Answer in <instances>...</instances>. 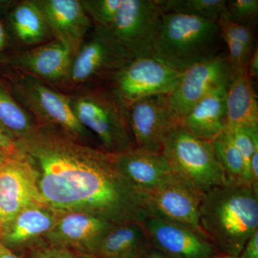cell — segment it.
<instances>
[{
	"label": "cell",
	"instance_id": "83f0119b",
	"mask_svg": "<svg viewBox=\"0 0 258 258\" xmlns=\"http://www.w3.org/2000/svg\"><path fill=\"white\" fill-rule=\"evenodd\" d=\"M122 0H84L81 1L88 17L96 26L111 28Z\"/></svg>",
	"mask_w": 258,
	"mask_h": 258
},
{
	"label": "cell",
	"instance_id": "7a4b0ae2",
	"mask_svg": "<svg viewBox=\"0 0 258 258\" xmlns=\"http://www.w3.org/2000/svg\"><path fill=\"white\" fill-rule=\"evenodd\" d=\"M199 218L219 253L238 257L258 231V193L246 184L226 182L203 193Z\"/></svg>",
	"mask_w": 258,
	"mask_h": 258
},
{
	"label": "cell",
	"instance_id": "7c38bea8",
	"mask_svg": "<svg viewBox=\"0 0 258 258\" xmlns=\"http://www.w3.org/2000/svg\"><path fill=\"white\" fill-rule=\"evenodd\" d=\"M128 115L136 147L153 152L161 153L164 136L181 124L165 95L134 102L128 106Z\"/></svg>",
	"mask_w": 258,
	"mask_h": 258
},
{
	"label": "cell",
	"instance_id": "52a82bcc",
	"mask_svg": "<svg viewBox=\"0 0 258 258\" xmlns=\"http://www.w3.org/2000/svg\"><path fill=\"white\" fill-rule=\"evenodd\" d=\"M181 74L154 57L134 58L111 76V88L128 106L148 97L171 94Z\"/></svg>",
	"mask_w": 258,
	"mask_h": 258
},
{
	"label": "cell",
	"instance_id": "6da1fadb",
	"mask_svg": "<svg viewBox=\"0 0 258 258\" xmlns=\"http://www.w3.org/2000/svg\"><path fill=\"white\" fill-rule=\"evenodd\" d=\"M36 174L44 203L112 224L143 223L151 217L147 194L120 174L111 154L81 143L62 129L40 125L15 141Z\"/></svg>",
	"mask_w": 258,
	"mask_h": 258
},
{
	"label": "cell",
	"instance_id": "4316f807",
	"mask_svg": "<svg viewBox=\"0 0 258 258\" xmlns=\"http://www.w3.org/2000/svg\"><path fill=\"white\" fill-rule=\"evenodd\" d=\"M220 28V36L228 49L229 61L231 68V76L245 74L247 64L252 54L249 53L239 41L232 29V23L225 16V13L217 20Z\"/></svg>",
	"mask_w": 258,
	"mask_h": 258
},
{
	"label": "cell",
	"instance_id": "ac0fdd59",
	"mask_svg": "<svg viewBox=\"0 0 258 258\" xmlns=\"http://www.w3.org/2000/svg\"><path fill=\"white\" fill-rule=\"evenodd\" d=\"M111 155L120 174L146 193L157 188L174 173L162 153L136 147Z\"/></svg>",
	"mask_w": 258,
	"mask_h": 258
},
{
	"label": "cell",
	"instance_id": "7402d4cb",
	"mask_svg": "<svg viewBox=\"0 0 258 258\" xmlns=\"http://www.w3.org/2000/svg\"><path fill=\"white\" fill-rule=\"evenodd\" d=\"M227 125L258 131V102L247 73L231 76L226 88Z\"/></svg>",
	"mask_w": 258,
	"mask_h": 258
},
{
	"label": "cell",
	"instance_id": "ba28073f",
	"mask_svg": "<svg viewBox=\"0 0 258 258\" xmlns=\"http://www.w3.org/2000/svg\"><path fill=\"white\" fill-rule=\"evenodd\" d=\"M133 59L109 28L96 26L74 55L68 80L78 84L98 76L111 78Z\"/></svg>",
	"mask_w": 258,
	"mask_h": 258
},
{
	"label": "cell",
	"instance_id": "e575fe53",
	"mask_svg": "<svg viewBox=\"0 0 258 258\" xmlns=\"http://www.w3.org/2000/svg\"><path fill=\"white\" fill-rule=\"evenodd\" d=\"M139 258H169L159 249L151 247Z\"/></svg>",
	"mask_w": 258,
	"mask_h": 258
},
{
	"label": "cell",
	"instance_id": "cb8c5ba5",
	"mask_svg": "<svg viewBox=\"0 0 258 258\" xmlns=\"http://www.w3.org/2000/svg\"><path fill=\"white\" fill-rule=\"evenodd\" d=\"M212 147L229 183L250 186L245 162L227 128L211 142Z\"/></svg>",
	"mask_w": 258,
	"mask_h": 258
},
{
	"label": "cell",
	"instance_id": "1f68e13d",
	"mask_svg": "<svg viewBox=\"0 0 258 258\" xmlns=\"http://www.w3.org/2000/svg\"><path fill=\"white\" fill-rule=\"evenodd\" d=\"M239 258H258V231L251 236L239 254Z\"/></svg>",
	"mask_w": 258,
	"mask_h": 258
},
{
	"label": "cell",
	"instance_id": "3957f363",
	"mask_svg": "<svg viewBox=\"0 0 258 258\" xmlns=\"http://www.w3.org/2000/svg\"><path fill=\"white\" fill-rule=\"evenodd\" d=\"M220 28L215 22L191 15L165 13L153 57L183 72L219 55Z\"/></svg>",
	"mask_w": 258,
	"mask_h": 258
},
{
	"label": "cell",
	"instance_id": "2e32d148",
	"mask_svg": "<svg viewBox=\"0 0 258 258\" xmlns=\"http://www.w3.org/2000/svg\"><path fill=\"white\" fill-rule=\"evenodd\" d=\"M55 40L69 47L74 55L81 48L91 20L78 0L36 1Z\"/></svg>",
	"mask_w": 258,
	"mask_h": 258
},
{
	"label": "cell",
	"instance_id": "44dd1931",
	"mask_svg": "<svg viewBox=\"0 0 258 258\" xmlns=\"http://www.w3.org/2000/svg\"><path fill=\"white\" fill-rule=\"evenodd\" d=\"M227 86L219 88L198 102L181 120V124L203 140L211 142L216 138L227 124Z\"/></svg>",
	"mask_w": 258,
	"mask_h": 258
},
{
	"label": "cell",
	"instance_id": "836d02e7",
	"mask_svg": "<svg viewBox=\"0 0 258 258\" xmlns=\"http://www.w3.org/2000/svg\"><path fill=\"white\" fill-rule=\"evenodd\" d=\"M247 76L249 79H255L258 77V50L256 47L253 53L249 59L247 67Z\"/></svg>",
	"mask_w": 258,
	"mask_h": 258
},
{
	"label": "cell",
	"instance_id": "8992f818",
	"mask_svg": "<svg viewBox=\"0 0 258 258\" xmlns=\"http://www.w3.org/2000/svg\"><path fill=\"white\" fill-rule=\"evenodd\" d=\"M164 15L157 0H122L110 30L134 58L152 57Z\"/></svg>",
	"mask_w": 258,
	"mask_h": 258
},
{
	"label": "cell",
	"instance_id": "ab89813d",
	"mask_svg": "<svg viewBox=\"0 0 258 258\" xmlns=\"http://www.w3.org/2000/svg\"><path fill=\"white\" fill-rule=\"evenodd\" d=\"M212 258H239L238 257H235V256L228 255V254H218L217 255L214 256Z\"/></svg>",
	"mask_w": 258,
	"mask_h": 258
},
{
	"label": "cell",
	"instance_id": "8d00e7d4",
	"mask_svg": "<svg viewBox=\"0 0 258 258\" xmlns=\"http://www.w3.org/2000/svg\"><path fill=\"white\" fill-rule=\"evenodd\" d=\"M5 34L4 28H3V25L0 22V51L3 49L5 45Z\"/></svg>",
	"mask_w": 258,
	"mask_h": 258
},
{
	"label": "cell",
	"instance_id": "60d3db41",
	"mask_svg": "<svg viewBox=\"0 0 258 258\" xmlns=\"http://www.w3.org/2000/svg\"><path fill=\"white\" fill-rule=\"evenodd\" d=\"M0 234H1V226H0Z\"/></svg>",
	"mask_w": 258,
	"mask_h": 258
},
{
	"label": "cell",
	"instance_id": "ffe728a7",
	"mask_svg": "<svg viewBox=\"0 0 258 258\" xmlns=\"http://www.w3.org/2000/svg\"><path fill=\"white\" fill-rule=\"evenodd\" d=\"M152 247L143 224H113L90 254L99 258H139Z\"/></svg>",
	"mask_w": 258,
	"mask_h": 258
},
{
	"label": "cell",
	"instance_id": "277c9868",
	"mask_svg": "<svg viewBox=\"0 0 258 258\" xmlns=\"http://www.w3.org/2000/svg\"><path fill=\"white\" fill-rule=\"evenodd\" d=\"M69 99L76 118L98 137L103 151L115 154L136 148L128 105L111 87L92 90Z\"/></svg>",
	"mask_w": 258,
	"mask_h": 258
},
{
	"label": "cell",
	"instance_id": "9c48e42d",
	"mask_svg": "<svg viewBox=\"0 0 258 258\" xmlns=\"http://www.w3.org/2000/svg\"><path fill=\"white\" fill-rule=\"evenodd\" d=\"M43 204L36 174L28 159L18 148L7 153L0 171L1 232L24 209Z\"/></svg>",
	"mask_w": 258,
	"mask_h": 258
},
{
	"label": "cell",
	"instance_id": "74e56055",
	"mask_svg": "<svg viewBox=\"0 0 258 258\" xmlns=\"http://www.w3.org/2000/svg\"><path fill=\"white\" fill-rule=\"evenodd\" d=\"M6 154V152H3V150H0V171H1L2 167H3V162H4Z\"/></svg>",
	"mask_w": 258,
	"mask_h": 258
},
{
	"label": "cell",
	"instance_id": "d4e9b609",
	"mask_svg": "<svg viewBox=\"0 0 258 258\" xmlns=\"http://www.w3.org/2000/svg\"><path fill=\"white\" fill-rule=\"evenodd\" d=\"M36 126L25 110L0 88V127L5 133L16 141L26 137Z\"/></svg>",
	"mask_w": 258,
	"mask_h": 258
},
{
	"label": "cell",
	"instance_id": "f1b7e54d",
	"mask_svg": "<svg viewBox=\"0 0 258 258\" xmlns=\"http://www.w3.org/2000/svg\"><path fill=\"white\" fill-rule=\"evenodd\" d=\"M225 16L237 25L255 28L258 17L257 0H227Z\"/></svg>",
	"mask_w": 258,
	"mask_h": 258
},
{
	"label": "cell",
	"instance_id": "f546056e",
	"mask_svg": "<svg viewBox=\"0 0 258 258\" xmlns=\"http://www.w3.org/2000/svg\"><path fill=\"white\" fill-rule=\"evenodd\" d=\"M234 143L243 157L247 167L249 183V163L254 152L258 149V131L252 130L239 125H226Z\"/></svg>",
	"mask_w": 258,
	"mask_h": 258
},
{
	"label": "cell",
	"instance_id": "e0dca14e",
	"mask_svg": "<svg viewBox=\"0 0 258 258\" xmlns=\"http://www.w3.org/2000/svg\"><path fill=\"white\" fill-rule=\"evenodd\" d=\"M61 213L45 204L24 209L2 230L0 242L13 251L35 248L45 243Z\"/></svg>",
	"mask_w": 258,
	"mask_h": 258
},
{
	"label": "cell",
	"instance_id": "30bf717a",
	"mask_svg": "<svg viewBox=\"0 0 258 258\" xmlns=\"http://www.w3.org/2000/svg\"><path fill=\"white\" fill-rule=\"evenodd\" d=\"M231 68L228 56L219 54L183 71L174 91L168 95L171 109L181 120L204 97L228 85Z\"/></svg>",
	"mask_w": 258,
	"mask_h": 258
},
{
	"label": "cell",
	"instance_id": "9a60e30c",
	"mask_svg": "<svg viewBox=\"0 0 258 258\" xmlns=\"http://www.w3.org/2000/svg\"><path fill=\"white\" fill-rule=\"evenodd\" d=\"M26 78L23 81V91L37 114L46 122L43 125L57 127L77 139L89 138L91 132L76 118L69 98L36 79Z\"/></svg>",
	"mask_w": 258,
	"mask_h": 258
},
{
	"label": "cell",
	"instance_id": "484cf974",
	"mask_svg": "<svg viewBox=\"0 0 258 258\" xmlns=\"http://www.w3.org/2000/svg\"><path fill=\"white\" fill-rule=\"evenodd\" d=\"M165 13L199 17L217 23L225 13L226 0H157Z\"/></svg>",
	"mask_w": 258,
	"mask_h": 258
},
{
	"label": "cell",
	"instance_id": "d6a6232c",
	"mask_svg": "<svg viewBox=\"0 0 258 258\" xmlns=\"http://www.w3.org/2000/svg\"><path fill=\"white\" fill-rule=\"evenodd\" d=\"M16 148L15 141L10 138L0 127V150L10 153L14 152Z\"/></svg>",
	"mask_w": 258,
	"mask_h": 258
},
{
	"label": "cell",
	"instance_id": "d6986e66",
	"mask_svg": "<svg viewBox=\"0 0 258 258\" xmlns=\"http://www.w3.org/2000/svg\"><path fill=\"white\" fill-rule=\"evenodd\" d=\"M74 55L59 40L19 54L13 63L23 72L49 81H64L69 77Z\"/></svg>",
	"mask_w": 258,
	"mask_h": 258
},
{
	"label": "cell",
	"instance_id": "f35d334b",
	"mask_svg": "<svg viewBox=\"0 0 258 258\" xmlns=\"http://www.w3.org/2000/svg\"><path fill=\"white\" fill-rule=\"evenodd\" d=\"M76 254H77V258H99L90 254L76 253Z\"/></svg>",
	"mask_w": 258,
	"mask_h": 258
},
{
	"label": "cell",
	"instance_id": "4dcf8cb0",
	"mask_svg": "<svg viewBox=\"0 0 258 258\" xmlns=\"http://www.w3.org/2000/svg\"><path fill=\"white\" fill-rule=\"evenodd\" d=\"M28 258H77V254L66 247L43 243L32 249Z\"/></svg>",
	"mask_w": 258,
	"mask_h": 258
},
{
	"label": "cell",
	"instance_id": "5b68a950",
	"mask_svg": "<svg viewBox=\"0 0 258 258\" xmlns=\"http://www.w3.org/2000/svg\"><path fill=\"white\" fill-rule=\"evenodd\" d=\"M161 153L173 172L200 192L227 182L211 142L195 137L181 124L173 127L164 136Z\"/></svg>",
	"mask_w": 258,
	"mask_h": 258
},
{
	"label": "cell",
	"instance_id": "4fadbf2b",
	"mask_svg": "<svg viewBox=\"0 0 258 258\" xmlns=\"http://www.w3.org/2000/svg\"><path fill=\"white\" fill-rule=\"evenodd\" d=\"M142 224L152 247L169 258H212L220 254L207 237L184 225L152 216Z\"/></svg>",
	"mask_w": 258,
	"mask_h": 258
},
{
	"label": "cell",
	"instance_id": "d590c367",
	"mask_svg": "<svg viewBox=\"0 0 258 258\" xmlns=\"http://www.w3.org/2000/svg\"><path fill=\"white\" fill-rule=\"evenodd\" d=\"M0 258H24L15 253V251L8 248V247L0 242Z\"/></svg>",
	"mask_w": 258,
	"mask_h": 258
},
{
	"label": "cell",
	"instance_id": "8fae6325",
	"mask_svg": "<svg viewBox=\"0 0 258 258\" xmlns=\"http://www.w3.org/2000/svg\"><path fill=\"white\" fill-rule=\"evenodd\" d=\"M147 194L151 216L184 225L207 237L199 218L203 193L182 178L173 173Z\"/></svg>",
	"mask_w": 258,
	"mask_h": 258
},
{
	"label": "cell",
	"instance_id": "5bb4252c",
	"mask_svg": "<svg viewBox=\"0 0 258 258\" xmlns=\"http://www.w3.org/2000/svg\"><path fill=\"white\" fill-rule=\"evenodd\" d=\"M112 225L85 212H62L44 242L66 247L76 253L90 254Z\"/></svg>",
	"mask_w": 258,
	"mask_h": 258
},
{
	"label": "cell",
	"instance_id": "603a6c76",
	"mask_svg": "<svg viewBox=\"0 0 258 258\" xmlns=\"http://www.w3.org/2000/svg\"><path fill=\"white\" fill-rule=\"evenodd\" d=\"M11 23L15 34L25 45H34L44 41L49 28L37 2L20 3L11 15Z\"/></svg>",
	"mask_w": 258,
	"mask_h": 258
}]
</instances>
